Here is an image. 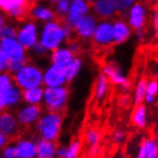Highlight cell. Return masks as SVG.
<instances>
[{"instance_id":"6da1fadb","label":"cell","mask_w":158,"mask_h":158,"mask_svg":"<svg viewBox=\"0 0 158 158\" xmlns=\"http://www.w3.org/2000/svg\"><path fill=\"white\" fill-rule=\"evenodd\" d=\"M39 42L49 53L65 44L62 20L57 18L42 23L40 27Z\"/></svg>"},{"instance_id":"7a4b0ae2","label":"cell","mask_w":158,"mask_h":158,"mask_svg":"<svg viewBox=\"0 0 158 158\" xmlns=\"http://www.w3.org/2000/svg\"><path fill=\"white\" fill-rule=\"evenodd\" d=\"M62 123L63 117L60 112L46 110V112L42 113L35 123L40 138L56 142L60 134Z\"/></svg>"},{"instance_id":"3957f363","label":"cell","mask_w":158,"mask_h":158,"mask_svg":"<svg viewBox=\"0 0 158 158\" xmlns=\"http://www.w3.org/2000/svg\"><path fill=\"white\" fill-rule=\"evenodd\" d=\"M12 75L15 85L21 90L42 85L43 70L33 62L27 61L21 68Z\"/></svg>"},{"instance_id":"277c9868","label":"cell","mask_w":158,"mask_h":158,"mask_svg":"<svg viewBox=\"0 0 158 158\" xmlns=\"http://www.w3.org/2000/svg\"><path fill=\"white\" fill-rule=\"evenodd\" d=\"M1 49L10 60L8 72L14 74L28 61V54L15 39H0Z\"/></svg>"},{"instance_id":"5b68a950","label":"cell","mask_w":158,"mask_h":158,"mask_svg":"<svg viewBox=\"0 0 158 158\" xmlns=\"http://www.w3.org/2000/svg\"><path fill=\"white\" fill-rule=\"evenodd\" d=\"M69 100V89L66 85L44 87L42 104L47 111L61 112Z\"/></svg>"},{"instance_id":"8992f818","label":"cell","mask_w":158,"mask_h":158,"mask_svg":"<svg viewBox=\"0 0 158 158\" xmlns=\"http://www.w3.org/2000/svg\"><path fill=\"white\" fill-rule=\"evenodd\" d=\"M39 23L32 19L24 20L19 26H17L15 40L26 51H30L39 42Z\"/></svg>"},{"instance_id":"52a82bcc","label":"cell","mask_w":158,"mask_h":158,"mask_svg":"<svg viewBox=\"0 0 158 158\" xmlns=\"http://www.w3.org/2000/svg\"><path fill=\"white\" fill-rule=\"evenodd\" d=\"M102 72L106 76L110 83L118 86L123 92L127 93L131 90V83L129 81V79L116 60L106 61L104 64Z\"/></svg>"},{"instance_id":"ba28073f","label":"cell","mask_w":158,"mask_h":158,"mask_svg":"<svg viewBox=\"0 0 158 158\" xmlns=\"http://www.w3.org/2000/svg\"><path fill=\"white\" fill-rule=\"evenodd\" d=\"M66 66L57 63H50V65L43 70L42 85L44 87H55L67 85Z\"/></svg>"},{"instance_id":"9c48e42d","label":"cell","mask_w":158,"mask_h":158,"mask_svg":"<svg viewBox=\"0 0 158 158\" xmlns=\"http://www.w3.org/2000/svg\"><path fill=\"white\" fill-rule=\"evenodd\" d=\"M32 0H2L0 10L8 18L13 20H23L28 15Z\"/></svg>"},{"instance_id":"30bf717a","label":"cell","mask_w":158,"mask_h":158,"mask_svg":"<svg viewBox=\"0 0 158 158\" xmlns=\"http://www.w3.org/2000/svg\"><path fill=\"white\" fill-rule=\"evenodd\" d=\"M93 43L100 48H108L113 45L112 21L110 19H100L91 38Z\"/></svg>"},{"instance_id":"8fae6325","label":"cell","mask_w":158,"mask_h":158,"mask_svg":"<svg viewBox=\"0 0 158 158\" xmlns=\"http://www.w3.org/2000/svg\"><path fill=\"white\" fill-rule=\"evenodd\" d=\"M126 20L132 31L145 30L148 23V9L141 2H135L127 11Z\"/></svg>"},{"instance_id":"7c38bea8","label":"cell","mask_w":158,"mask_h":158,"mask_svg":"<svg viewBox=\"0 0 158 158\" xmlns=\"http://www.w3.org/2000/svg\"><path fill=\"white\" fill-rule=\"evenodd\" d=\"M89 13H91V4L86 0H71L69 11L63 17L62 22L74 29L81 18Z\"/></svg>"},{"instance_id":"4fadbf2b","label":"cell","mask_w":158,"mask_h":158,"mask_svg":"<svg viewBox=\"0 0 158 158\" xmlns=\"http://www.w3.org/2000/svg\"><path fill=\"white\" fill-rule=\"evenodd\" d=\"M42 113L41 106L25 104L16 110L15 117L20 126L30 127L35 125Z\"/></svg>"},{"instance_id":"5bb4252c","label":"cell","mask_w":158,"mask_h":158,"mask_svg":"<svg viewBox=\"0 0 158 158\" xmlns=\"http://www.w3.org/2000/svg\"><path fill=\"white\" fill-rule=\"evenodd\" d=\"M28 15L30 16V19L40 24L57 19V15L53 7L45 3H35L31 5Z\"/></svg>"},{"instance_id":"9a60e30c","label":"cell","mask_w":158,"mask_h":158,"mask_svg":"<svg viewBox=\"0 0 158 158\" xmlns=\"http://www.w3.org/2000/svg\"><path fill=\"white\" fill-rule=\"evenodd\" d=\"M98 20V18L92 13H89L88 15L82 16L79 20L76 27L74 28L75 35H77L79 39L82 40H91Z\"/></svg>"},{"instance_id":"2e32d148","label":"cell","mask_w":158,"mask_h":158,"mask_svg":"<svg viewBox=\"0 0 158 158\" xmlns=\"http://www.w3.org/2000/svg\"><path fill=\"white\" fill-rule=\"evenodd\" d=\"M132 33V29L125 18H117V19L115 18L112 21V35L114 44L120 45L126 43L131 40Z\"/></svg>"},{"instance_id":"e0dca14e","label":"cell","mask_w":158,"mask_h":158,"mask_svg":"<svg viewBox=\"0 0 158 158\" xmlns=\"http://www.w3.org/2000/svg\"><path fill=\"white\" fill-rule=\"evenodd\" d=\"M19 126L15 113L7 109L0 112V132L8 138L14 137L17 134Z\"/></svg>"},{"instance_id":"ac0fdd59","label":"cell","mask_w":158,"mask_h":158,"mask_svg":"<svg viewBox=\"0 0 158 158\" xmlns=\"http://www.w3.org/2000/svg\"><path fill=\"white\" fill-rule=\"evenodd\" d=\"M91 11L98 19H112L117 15L109 0H95L91 3Z\"/></svg>"},{"instance_id":"d6986e66","label":"cell","mask_w":158,"mask_h":158,"mask_svg":"<svg viewBox=\"0 0 158 158\" xmlns=\"http://www.w3.org/2000/svg\"><path fill=\"white\" fill-rule=\"evenodd\" d=\"M36 151L35 158H56V146L55 142L39 138L35 141Z\"/></svg>"},{"instance_id":"ffe728a7","label":"cell","mask_w":158,"mask_h":158,"mask_svg":"<svg viewBox=\"0 0 158 158\" xmlns=\"http://www.w3.org/2000/svg\"><path fill=\"white\" fill-rule=\"evenodd\" d=\"M74 57H75V55L68 49L66 45H62L60 47L50 52L51 63H57L63 66H66Z\"/></svg>"},{"instance_id":"44dd1931","label":"cell","mask_w":158,"mask_h":158,"mask_svg":"<svg viewBox=\"0 0 158 158\" xmlns=\"http://www.w3.org/2000/svg\"><path fill=\"white\" fill-rule=\"evenodd\" d=\"M43 85L22 90V102L28 105L41 106L43 101Z\"/></svg>"},{"instance_id":"7402d4cb","label":"cell","mask_w":158,"mask_h":158,"mask_svg":"<svg viewBox=\"0 0 158 158\" xmlns=\"http://www.w3.org/2000/svg\"><path fill=\"white\" fill-rule=\"evenodd\" d=\"M15 147L22 158H35V141L30 138H21L17 140Z\"/></svg>"},{"instance_id":"603a6c76","label":"cell","mask_w":158,"mask_h":158,"mask_svg":"<svg viewBox=\"0 0 158 158\" xmlns=\"http://www.w3.org/2000/svg\"><path fill=\"white\" fill-rule=\"evenodd\" d=\"M3 100L6 109L16 107L22 102V90L15 85L4 93Z\"/></svg>"},{"instance_id":"cb8c5ba5","label":"cell","mask_w":158,"mask_h":158,"mask_svg":"<svg viewBox=\"0 0 158 158\" xmlns=\"http://www.w3.org/2000/svg\"><path fill=\"white\" fill-rule=\"evenodd\" d=\"M109 85H110V82L108 79L103 72H101L98 75L96 79V82H95L94 98L96 101L101 102L106 98L107 92L109 90Z\"/></svg>"},{"instance_id":"d4e9b609","label":"cell","mask_w":158,"mask_h":158,"mask_svg":"<svg viewBox=\"0 0 158 158\" xmlns=\"http://www.w3.org/2000/svg\"><path fill=\"white\" fill-rule=\"evenodd\" d=\"M147 117H148V110L146 105H144V103L136 105L131 115L132 124L138 128H144L146 127L148 123Z\"/></svg>"},{"instance_id":"484cf974","label":"cell","mask_w":158,"mask_h":158,"mask_svg":"<svg viewBox=\"0 0 158 158\" xmlns=\"http://www.w3.org/2000/svg\"><path fill=\"white\" fill-rule=\"evenodd\" d=\"M82 66H83L82 59L79 57V56H75L65 67L66 78H67L68 83L72 82L73 81H75L78 78V76L80 75V73L82 69Z\"/></svg>"},{"instance_id":"4316f807","label":"cell","mask_w":158,"mask_h":158,"mask_svg":"<svg viewBox=\"0 0 158 158\" xmlns=\"http://www.w3.org/2000/svg\"><path fill=\"white\" fill-rule=\"evenodd\" d=\"M158 94V81L156 79L148 80L147 82V92L144 99L146 105H152L156 101V96Z\"/></svg>"},{"instance_id":"83f0119b","label":"cell","mask_w":158,"mask_h":158,"mask_svg":"<svg viewBox=\"0 0 158 158\" xmlns=\"http://www.w3.org/2000/svg\"><path fill=\"white\" fill-rule=\"evenodd\" d=\"M147 82H148V80L145 78H142L136 83V86L134 88V93H133V103L135 104V106L144 103V99H145L146 92H147Z\"/></svg>"},{"instance_id":"f1b7e54d","label":"cell","mask_w":158,"mask_h":158,"mask_svg":"<svg viewBox=\"0 0 158 158\" xmlns=\"http://www.w3.org/2000/svg\"><path fill=\"white\" fill-rule=\"evenodd\" d=\"M141 144L145 148L146 158H158V144L155 139L147 138Z\"/></svg>"},{"instance_id":"f546056e","label":"cell","mask_w":158,"mask_h":158,"mask_svg":"<svg viewBox=\"0 0 158 158\" xmlns=\"http://www.w3.org/2000/svg\"><path fill=\"white\" fill-rule=\"evenodd\" d=\"M81 150V143L79 139L73 140L67 147H65V152L60 158H79Z\"/></svg>"},{"instance_id":"4dcf8cb0","label":"cell","mask_w":158,"mask_h":158,"mask_svg":"<svg viewBox=\"0 0 158 158\" xmlns=\"http://www.w3.org/2000/svg\"><path fill=\"white\" fill-rule=\"evenodd\" d=\"M13 85H15L13 75L9 72H0V94L3 96Z\"/></svg>"},{"instance_id":"1f68e13d","label":"cell","mask_w":158,"mask_h":158,"mask_svg":"<svg viewBox=\"0 0 158 158\" xmlns=\"http://www.w3.org/2000/svg\"><path fill=\"white\" fill-rule=\"evenodd\" d=\"M71 0H60L55 5H53V9L57 15V18L62 20L69 11Z\"/></svg>"},{"instance_id":"d6a6232c","label":"cell","mask_w":158,"mask_h":158,"mask_svg":"<svg viewBox=\"0 0 158 158\" xmlns=\"http://www.w3.org/2000/svg\"><path fill=\"white\" fill-rule=\"evenodd\" d=\"M113 5L117 14H126L127 11L131 8L136 0H109Z\"/></svg>"},{"instance_id":"836d02e7","label":"cell","mask_w":158,"mask_h":158,"mask_svg":"<svg viewBox=\"0 0 158 158\" xmlns=\"http://www.w3.org/2000/svg\"><path fill=\"white\" fill-rule=\"evenodd\" d=\"M17 32V26L14 23H9L3 27V29L0 32V39H15Z\"/></svg>"},{"instance_id":"e575fe53","label":"cell","mask_w":158,"mask_h":158,"mask_svg":"<svg viewBox=\"0 0 158 158\" xmlns=\"http://www.w3.org/2000/svg\"><path fill=\"white\" fill-rule=\"evenodd\" d=\"M1 155L3 156V158H22L17 151L15 144L9 143L1 150Z\"/></svg>"},{"instance_id":"d590c367","label":"cell","mask_w":158,"mask_h":158,"mask_svg":"<svg viewBox=\"0 0 158 158\" xmlns=\"http://www.w3.org/2000/svg\"><path fill=\"white\" fill-rule=\"evenodd\" d=\"M85 138H86V142L89 146L98 145L101 141L102 134L98 129L92 128V129H89V131L86 132Z\"/></svg>"},{"instance_id":"8d00e7d4","label":"cell","mask_w":158,"mask_h":158,"mask_svg":"<svg viewBox=\"0 0 158 158\" xmlns=\"http://www.w3.org/2000/svg\"><path fill=\"white\" fill-rule=\"evenodd\" d=\"M30 51H32V53L35 55V56H36L38 58H42V57H46L48 54H49V52L46 50L43 46L40 43V42H38L36 43L34 47L30 50Z\"/></svg>"},{"instance_id":"74e56055","label":"cell","mask_w":158,"mask_h":158,"mask_svg":"<svg viewBox=\"0 0 158 158\" xmlns=\"http://www.w3.org/2000/svg\"><path fill=\"white\" fill-rule=\"evenodd\" d=\"M65 45L68 47V49L75 55V56H78V54L81 52V43L78 41V40H76L75 39H73V40H71L70 41H68V42H66L65 43Z\"/></svg>"},{"instance_id":"f35d334b","label":"cell","mask_w":158,"mask_h":158,"mask_svg":"<svg viewBox=\"0 0 158 158\" xmlns=\"http://www.w3.org/2000/svg\"><path fill=\"white\" fill-rule=\"evenodd\" d=\"M9 65H10V60L5 53L0 49V72H8Z\"/></svg>"},{"instance_id":"ab89813d","label":"cell","mask_w":158,"mask_h":158,"mask_svg":"<svg viewBox=\"0 0 158 158\" xmlns=\"http://www.w3.org/2000/svg\"><path fill=\"white\" fill-rule=\"evenodd\" d=\"M125 139V133L122 131H116L112 135V140L116 144H120L124 141Z\"/></svg>"},{"instance_id":"60d3db41","label":"cell","mask_w":158,"mask_h":158,"mask_svg":"<svg viewBox=\"0 0 158 158\" xmlns=\"http://www.w3.org/2000/svg\"><path fill=\"white\" fill-rule=\"evenodd\" d=\"M89 151L88 153L91 157H95L100 153V146L98 145H93V146H89Z\"/></svg>"},{"instance_id":"b9f144b4","label":"cell","mask_w":158,"mask_h":158,"mask_svg":"<svg viewBox=\"0 0 158 158\" xmlns=\"http://www.w3.org/2000/svg\"><path fill=\"white\" fill-rule=\"evenodd\" d=\"M151 21H152V28L157 33V29H158V13L157 12H153L152 14Z\"/></svg>"},{"instance_id":"7bdbcfd3","label":"cell","mask_w":158,"mask_h":158,"mask_svg":"<svg viewBox=\"0 0 158 158\" xmlns=\"http://www.w3.org/2000/svg\"><path fill=\"white\" fill-rule=\"evenodd\" d=\"M134 34H135V38H136L138 42H142L145 40V38H146V32H145V30L134 31Z\"/></svg>"},{"instance_id":"ee69618b","label":"cell","mask_w":158,"mask_h":158,"mask_svg":"<svg viewBox=\"0 0 158 158\" xmlns=\"http://www.w3.org/2000/svg\"><path fill=\"white\" fill-rule=\"evenodd\" d=\"M7 22H8V17L6 14L0 10V32L3 29V27L7 24Z\"/></svg>"},{"instance_id":"f6af8a7d","label":"cell","mask_w":158,"mask_h":158,"mask_svg":"<svg viewBox=\"0 0 158 158\" xmlns=\"http://www.w3.org/2000/svg\"><path fill=\"white\" fill-rule=\"evenodd\" d=\"M8 143H9V138L3 133L0 132V151H1Z\"/></svg>"},{"instance_id":"bcb514c9","label":"cell","mask_w":158,"mask_h":158,"mask_svg":"<svg viewBox=\"0 0 158 158\" xmlns=\"http://www.w3.org/2000/svg\"><path fill=\"white\" fill-rule=\"evenodd\" d=\"M64 152H65V147H57L56 148V158H60L63 155Z\"/></svg>"},{"instance_id":"7dc6e473","label":"cell","mask_w":158,"mask_h":158,"mask_svg":"<svg viewBox=\"0 0 158 158\" xmlns=\"http://www.w3.org/2000/svg\"><path fill=\"white\" fill-rule=\"evenodd\" d=\"M129 102H131L129 97L127 95H124L120 99V105H121V106H128Z\"/></svg>"},{"instance_id":"c3c4849f","label":"cell","mask_w":158,"mask_h":158,"mask_svg":"<svg viewBox=\"0 0 158 158\" xmlns=\"http://www.w3.org/2000/svg\"><path fill=\"white\" fill-rule=\"evenodd\" d=\"M137 158H146V152H145V148H144V146H143L142 144L140 145V147H139V151H138Z\"/></svg>"},{"instance_id":"681fc988","label":"cell","mask_w":158,"mask_h":158,"mask_svg":"<svg viewBox=\"0 0 158 158\" xmlns=\"http://www.w3.org/2000/svg\"><path fill=\"white\" fill-rule=\"evenodd\" d=\"M5 105H4V100H3V96L0 94V112H2L3 110H5Z\"/></svg>"},{"instance_id":"f907efd6","label":"cell","mask_w":158,"mask_h":158,"mask_svg":"<svg viewBox=\"0 0 158 158\" xmlns=\"http://www.w3.org/2000/svg\"><path fill=\"white\" fill-rule=\"evenodd\" d=\"M58 1H60V0H46V2H47L49 5H51V6L55 5V4L57 3Z\"/></svg>"},{"instance_id":"816d5d0a","label":"cell","mask_w":158,"mask_h":158,"mask_svg":"<svg viewBox=\"0 0 158 158\" xmlns=\"http://www.w3.org/2000/svg\"><path fill=\"white\" fill-rule=\"evenodd\" d=\"M86 1L89 3V4H91V3H93V2H94L95 1V0H86Z\"/></svg>"},{"instance_id":"f5cc1de1","label":"cell","mask_w":158,"mask_h":158,"mask_svg":"<svg viewBox=\"0 0 158 158\" xmlns=\"http://www.w3.org/2000/svg\"><path fill=\"white\" fill-rule=\"evenodd\" d=\"M0 158H3V156L1 155V153H0Z\"/></svg>"},{"instance_id":"db71d44e","label":"cell","mask_w":158,"mask_h":158,"mask_svg":"<svg viewBox=\"0 0 158 158\" xmlns=\"http://www.w3.org/2000/svg\"><path fill=\"white\" fill-rule=\"evenodd\" d=\"M1 1H2V0H0V5H1Z\"/></svg>"}]
</instances>
